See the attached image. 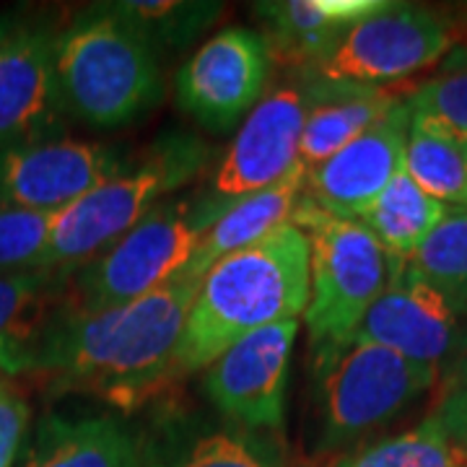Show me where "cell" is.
I'll return each mask as SVG.
<instances>
[{"mask_svg":"<svg viewBox=\"0 0 467 467\" xmlns=\"http://www.w3.org/2000/svg\"><path fill=\"white\" fill-rule=\"evenodd\" d=\"M348 343H374L426 367L441 368L465 346L462 317L444 294L405 260L395 263L392 278L368 306Z\"/></svg>","mask_w":467,"mask_h":467,"instance_id":"cell-10","label":"cell"},{"mask_svg":"<svg viewBox=\"0 0 467 467\" xmlns=\"http://www.w3.org/2000/svg\"><path fill=\"white\" fill-rule=\"evenodd\" d=\"M208 159L211 149L195 135L171 133L161 138L135 167H125L55 216L39 270L70 278L78 267L130 232L150 208H156L159 198L192 180Z\"/></svg>","mask_w":467,"mask_h":467,"instance_id":"cell-4","label":"cell"},{"mask_svg":"<svg viewBox=\"0 0 467 467\" xmlns=\"http://www.w3.org/2000/svg\"><path fill=\"white\" fill-rule=\"evenodd\" d=\"M450 205L426 195L405 174V169H400L358 221L367 226L389 257L408 263L418 247L429 239V234L441 223Z\"/></svg>","mask_w":467,"mask_h":467,"instance_id":"cell-22","label":"cell"},{"mask_svg":"<svg viewBox=\"0 0 467 467\" xmlns=\"http://www.w3.org/2000/svg\"><path fill=\"white\" fill-rule=\"evenodd\" d=\"M128 161L115 149L67 138H45L0 150V211L60 213Z\"/></svg>","mask_w":467,"mask_h":467,"instance_id":"cell-9","label":"cell"},{"mask_svg":"<svg viewBox=\"0 0 467 467\" xmlns=\"http://www.w3.org/2000/svg\"><path fill=\"white\" fill-rule=\"evenodd\" d=\"M408 128L410 109L400 99L367 133L306 171V198L327 216L358 221L402 169Z\"/></svg>","mask_w":467,"mask_h":467,"instance_id":"cell-13","label":"cell"},{"mask_svg":"<svg viewBox=\"0 0 467 467\" xmlns=\"http://www.w3.org/2000/svg\"><path fill=\"white\" fill-rule=\"evenodd\" d=\"M70 278L52 270L0 275V371L8 377L34 368L39 343L63 304Z\"/></svg>","mask_w":467,"mask_h":467,"instance_id":"cell-19","label":"cell"},{"mask_svg":"<svg viewBox=\"0 0 467 467\" xmlns=\"http://www.w3.org/2000/svg\"><path fill=\"white\" fill-rule=\"evenodd\" d=\"M400 99L382 88L358 84L322 81L306 91V117L299 140V161L304 169L319 167L350 140L377 125Z\"/></svg>","mask_w":467,"mask_h":467,"instance_id":"cell-18","label":"cell"},{"mask_svg":"<svg viewBox=\"0 0 467 467\" xmlns=\"http://www.w3.org/2000/svg\"><path fill=\"white\" fill-rule=\"evenodd\" d=\"M457 34L429 8L387 3L353 24L325 63L315 67L322 81L374 86L392 84L436 66L454 47Z\"/></svg>","mask_w":467,"mask_h":467,"instance_id":"cell-8","label":"cell"},{"mask_svg":"<svg viewBox=\"0 0 467 467\" xmlns=\"http://www.w3.org/2000/svg\"><path fill=\"white\" fill-rule=\"evenodd\" d=\"M405 104L410 112L429 117L467 140V70H454L423 81L410 91Z\"/></svg>","mask_w":467,"mask_h":467,"instance_id":"cell-27","label":"cell"},{"mask_svg":"<svg viewBox=\"0 0 467 467\" xmlns=\"http://www.w3.org/2000/svg\"><path fill=\"white\" fill-rule=\"evenodd\" d=\"M119 16L150 45V50L161 45H184L208 26L221 14L218 3H174V0H130L112 3Z\"/></svg>","mask_w":467,"mask_h":467,"instance_id":"cell-25","label":"cell"},{"mask_svg":"<svg viewBox=\"0 0 467 467\" xmlns=\"http://www.w3.org/2000/svg\"><path fill=\"white\" fill-rule=\"evenodd\" d=\"M429 416L434 418L436 426L450 436L457 447L467 451V350L451 367L450 377L441 384V392Z\"/></svg>","mask_w":467,"mask_h":467,"instance_id":"cell-29","label":"cell"},{"mask_svg":"<svg viewBox=\"0 0 467 467\" xmlns=\"http://www.w3.org/2000/svg\"><path fill=\"white\" fill-rule=\"evenodd\" d=\"M146 467H150V457ZM167 467H278V460L252 436L239 431H213L201 436L190 450L177 457V462Z\"/></svg>","mask_w":467,"mask_h":467,"instance_id":"cell-28","label":"cell"},{"mask_svg":"<svg viewBox=\"0 0 467 467\" xmlns=\"http://www.w3.org/2000/svg\"><path fill=\"white\" fill-rule=\"evenodd\" d=\"M29 429V405L16 389L0 384V467H14Z\"/></svg>","mask_w":467,"mask_h":467,"instance_id":"cell-30","label":"cell"},{"mask_svg":"<svg viewBox=\"0 0 467 467\" xmlns=\"http://www.w3.org/2000/svg\"><path fill=\"white\" fill-rule=\"evenodd\" d=\"M408 263L467 317V208H450Z\"/></svg>","mask_w":467,"mask_h":467,"instance_id":"cell-24","label":"cell"},{"mask_svg":"<svg viewBox=\"0 0 467 467\" xmlns=\"http://www.w3.org/2000/svg\"><path fill=\"white\" fill-rule=\"evenodd\" d=\"M304 184H306V169L299 164L281 182L232 201V205L213 221V226L202 234L198 250L192 252L190 263L180 275L201 281L226 254L244 250L270 232H275L278 226L288 223L301 201Z\"/></svg>","mask_w":467,"mask_h":467,"instance_id":"cell-17","label":"cell"},{"mask_svg":"<svg viewBox=\"0 0 467 467\" xmlns=\"http://www.w3.org/2000/svg\"><path fill=\"white\" fill-rule=\"evenodd\" d=\"M198 284L177 275L104 312H76L63 299L39 343L32 374L47 377L57 389H88L130 408L171 379L174 350Z\"/></svg>","mask_w":467,"mask_h":467,"instance_id":"cell-1","label":"cell"},{"mask_svg":"<svg viewBox=\"0 0 467 467\" xmlns=\"http://www.w3.org/2000/svg\"><path fill=\"white\" fill-rule=\"evenodd\" d=\"M296 319L267 325L226 348L205 368V392L223 416L247 429H281Z\"/></svg>","mask_w":467,"mask_h":467,"instance_id":"cell-12","label":"cell"},{"mask_svg":"<svg viewBox=\"0 0 467 467\" xmlns=\"http://www.w3.org/2000/svg\"><path fill=\"white\" fill-rule=\"evenodd\" d=\"M55 34L21 26L0 34V150L45 140L63 112L55 78Z\"/></svg>","mask_w":467,"mask_h":467,"instance_id":"cell-15","label":"cell"},{"mask_svg":"<svg viewBox=\"0 0 467 467\" xmlns=\"http://www.w3.org/2000/svg\"><path fill=\"white\" fill-rule=\"evenodd\" d=\"M229 205L232 201L211 192L150 208L130 232L70 275L66 304L76 312H104L174 281L198 250L202 234Z\"/></svg>","mask_w":467,"mask_h":467,"instance_id":"cell-5","label":"cell"},{"mask_svg":"<svg viewBox=\"0 0 467 467\" xmlns=\"http://www.w3.org/2000/svg\"><path fill=\"white\" fill-rule=\"evenodd\" d=\"M325 400V450L343 447L398 418L441 377L374 343H346L317 350Z\"/></svg>","mask_w":467,"mask_h":467,"instance_id":"cell-7","label":"cell"},{"mask_svg":"<svg viewBox=\"0 0 467 467\" xmlns=\"http://www.w3.org/2000/svg\"><path fill=\"white\" fill-rule=\"evenodd\" d=\"M402 169L434 201L467 208V140L439 122L410 112Z\"/></svg>","mask_w":467,"mask_h":467,"instance_id":"cell-21","label":"cell"},{"mask_svg":"<svg viewBox=\"0 0 467 467\" xmlns=\"http://www.w3.org/2000/svg\"><path fill=\"white\" fill-rule=\"evenodd\" d=\"M306 117V91L284 86L244 117L223 161L213 174L211 192L236 201L270 184L281 182L299 167V140Z\"/></svg>","mask_w":467,"mask_h":467,"instance_id":"cell-14","label":"cell"},{"mask_svg":"<svg viewBox=\"0 0 467 467\" xmlns=\"http://www.w3.org/2000/svg\"><path fill=\"white\" fill-rule=\"evenodd\" d=\"M55 78L67 115L119 128L164 94L156 52L112 5H97L55 39Z\"/></svg>","mask_w":467,"mask_h":467,"instance_id":"cell-3","label":"cell"},{"mask_svg":"<svg viewBox=\"0 0 467 467\" xmlns=\"http://www.w3.org/2000/svg\"><path fill=\"white\" fill-rule=\"evenodd\" d=\"M309 304V236L291 221L218 260L198 284L171 379L208 368L242 337L296 319Z\"/></svg>","mask_w":467,"mask_h":467,"instance_id":"cell-2","label":"cell"},{"mask_svg":"<svg viewBox=\"0 0 467 467\" xmlns=\"http://www.w3.org/2000/svg\"><path fill=\"white\" fill-rule=\"evenodd\" d=\"M149 447L115 416H45L21 467H146Z\"/></svg>","mask_w":467,"mask_h":467,"instance_id":"cell-16","label":"cell"},{"mask_svg":"<svg viewBox=\"0 0 467 467\" xmlns=\"http://www.w3.org/2000/svg\"><path fill=\"white\" fill-rule=\"evenodd\" d=\"M265 21L267 52L273 63L317 67L337 47L348 26L325 8V0H284L254 5Z\"/></svg>","mask_w":467,"mask_h":467,"instance_id":"cell-20","label":"cell"},{"mask_svg":"<svg viewBox=\"0 0 467 467\" xmlns=\"http://www.w3.org/2000/svg\"><path fill=\"white\" fill-rule=\"evenodd\" d=\"M291 223L309 236V304L304 322L312 348L346 346L368 306L387 288L398 260L384 252L361 221L327 216L306 195H301Z\"/></svg>","mask_w":467,"mask_h":467,"instance_id":"cell-6","label":"cell"},{"mask_svg":"<svg viewBox=\"0 0 467 467\" xmlns=\"http://www.w3.org/2000/svg\"><path fill=\"white\" fill-rule=\"evenodd\" d=\"M57 213L0 211V275L39 270Z\"/></svg>","mask_w":467,"mask_h":467,"instance_id":"cell-26","label":"cell"},{"mask_svg":"<svg viewBox=\"0 0 467 467\" xmlns=\"http://www.w3.org/2000/svg\"><path fill=\"white\" fill-rule=\"evenodd\" d=\"M270 52L263 34L232 26L211 36L177 73V99L211 130H229L265 91Z\"/></svg>","mask_w":467,"mask_h":467,"instance_id":"cell-11","label":"cell"},{"mask_svg":"<svg viewBox=\"0 0 467 467\" xmlns=\"http://www.w3.org/2000/svg\"><path fill=\"white\" fill-rule=\"evenodd\" d=\"M327 467H467V451L426 416L410 431L337 454Z\"/></svg>","mask_w":467,"mask_h":467,"instance_id":"cell-23","label":"cell"}]
</instances>
